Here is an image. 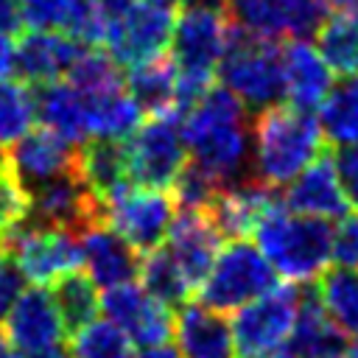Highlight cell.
<instances>
[{"mask_svg": "<svg viewBox=\"0 0 358 358\" xmlns=\"http://www.w3.org/2000/svg\"><path fill=\"white\" fill-rule=\"evenodd\" d=\"M179 123L193 162L221 187L252 176V112L224 84H210Z\"/></svg>", "mask_w": 358, "mask_h": 358, "instance_id": "1", "label": "cell"}, {"mask_svg": "<svg viewBox=\"0 0 358 358\" xmlns=\"http://www.w3.org/2000/svg\"><path fill=\"white\" fill-rule=\"evenodd\" d=\"M324 145L313 112L277 103L252 115V176L268 187L288 185Z\"/></svg>", "mask_w": 358, "mask_h": 358, "instance_id": "2", "label": "cell"}, {"mask_svg": "<svg viewBox=\"0 0 358 358\" xmlns=\"http://www.w3.org/2000/svg\"><path fill=\"white\" fill-rule=\"evenodd\" d=\"M252 235L263 257L285 282H310L330 263V221L291 213L280 204V199L255 221Z\"/></svg>", "mask_w": 358, "mask_h": 358, "instance_id": "3", "label": "cell"}, {"mask_svg": "<svg viewBox=\"0 0 358 358\" xmlns=\"http://www.w3.org/2000/svg\"><path fill=\"white\" fill-rule=\"evenodd\" d=\"M215 73L218 84H224L252 115L285 103L282 48L274 39L246 34L229 22V39Z\"/></svg>", "mask_w": 358, "mask_h": 358, "instance_id": "4", "label": "cell"}, {"mask_svg": "<svg viewBox=\"0 0 358 358\" xmlns=\"http://www.w3.org/2000/svg\"><path fill=\"white\" fill-rule=\"evenodd\" d=\"M271 285H277V271L263 257V252L243 238H229V243L218 249L207 277L196 291L201 305L218 313H232Z\"/></svg>", "mask_w": 358, "mask_h": 358, "instance_id": "5", "label": "cell"}, {"mask_svg": "<svg viewBox=\"0 0 358 358\" xmlns=\"http://www.w3.org/2000/svg\"><path fill=\"white\" fill-rule=\"evenodd\" d=\"M296 305H299V288L291 282L285 285L277 282L260 296L235 308V316L229 324L235 355L266 358L282 350L294 327V319H296Z\"/></svg>", "mask_w": 358, "mask_h": 358, "instance_id": "6", "label": "cell"}, {"mask_svg": "<svg viewBox=\"0 0 358 358\" xmlns=\"http://www.w3.org/2000/svg\"><path fill=\"white\" fill-rule=\"evenodd\" d=\"M129 159V179L143 187L171 190L176 173L187 162V145L182 137V123L173 112L151 115L123 140Z\"/></svg>", "mask_w": 358, "mask_h": 358, "instance_id": "7", "label": "cell"}, {"mask_svg": "<svg viewBox=\"0 0 358 358\" xmlns=\"http://www.w3.org/2000/svg\"><path fill=\"white\" fill-rule=\"evenodd\" d=\"M179 8V0H129L112 20L103 48L123 67L165 53Z\"/></svg>", "mask_w": 358, "mask_h": 358, "instance_id": "8", "label": "cell"}, {"mask_svg": "<svg viewBox=\"0 0 358 358\" xmlns=\"http://www.w3.org/2000/svg\"><path fill=\"white\" fill-rule=\"evenodd\" d=\"M103 224H109L123 241H129L140 255L162 246L168 224L173 218V196L168 190L143 187L134 182L120 185L103 201Z\"/></svg>", "mask_w": 358, "mask_h": 358, "instance_id": "9", "label": "cell"}, {"mask_svg": "<svg viewBox=\"0 0 358 358\" xmlns=\"http://www.w3.org/2000/svg\"><path fill=\"white\" fill-rule=\"evenodd\" d=\"M232 25L263 39H310L330 17L327 0H227Z\"/></svg>", "mask_w": 358, "mask_h": 358, "instance_id": "10", "label": "cell"}, {"mask_svg": "<svg viewBox=\"0 0 358 358\" xmlns=\"http://www.w3.org/2000/svg\"><path fill=\"white\" fill-rule=\"evenodd\" d=\"M3 246L31 285H50L81 266L78 235L62 227H20Z\"/></svg>", "mask_w": 358, "mask_h": 358, "instance_id": "11", "label": "cell"}, {"mask_svg": "<svg viewBox=\"0 0 358 358\" xmlns=\"http://www.w3.org/2000/svg\"><path fill=\"white\" fill-rule=\"evenodd\" d=\"M229 39L227 8L215 6H182L171 34V56L185 73L213 76Z\"/></svg>", "mask_w": 358, "mask_h": 358, "instance_id": "12", "label": "cell"}, {"mask_svg": "<svg viewBox=\"0 0 358 358\" xmlns=\"http://www.w3.org/2000/svg\"><path fill=\"white\" fill-rule=\"evenodd\" d=\"M98 308L103 310V319L117 324L137 347L168 344V338L173 336V310L165 302L154 299L134 280L103 288V296H98Z\"/></svg>", "mask_w": 358, "mask_h": 358, "instance_id": "13", "label": "cell"}, {"mask_svg": "<svg viewBox=\"0 0 358 358\" xmlns=\"http://www.w3.org/2000/svg\"><path fill=\"white\" fill-rule=\"evenodd\" d=\"M3 168L22 185L25 193H34L36 187L76 168V145L45 126H31L22 137L8 143Z\"/></svg>", "mask_w": 358, "mask_h": 358, "instance_id": "14", "label": "cell"}, {"mask_svg": "<svg viewBox=\"0 0 358 358\" xmlns=\"http://www.w3.org/2000/svg\"><path fill=\"white\" fill-rule=\"evenodd\" d=\"M3 322H6L3 333L11 344V350H17L20 355L48 352V350L59 347L67 336V327H64L59 308L50 296V288H45V285L25 288Z\"/></svg>", "mask_w": 358, "mask_h": 358, "instance_id": "15", "label": "cell"}, {"mask_svg": "<svg viewBox=\"0 0 358 358\" xmlns=\"http://www.w3.org/2000/svg\"><path fill=\"white\" fill-rule=\"evenodd\" d=\"M165 241H168L165 249L176 260L187 285L196 291L201 285V280L207 277V271L221 249V241H224L213 215L199 207H182L179 213H173Z\"/></svg>", "mask_w": 358, "mask_h": 358, "instance_id": "16", "label": "cell"}, {"mask_svg": "<svg viewBox=\"0 0 358 358\" xmlns=\"http://www.w3.org/2000/svg\"><path fill=\"white\" fill-rule=\"evenodd\" d=\"M81 48L84 42L64 31L28 28L14 45V76L28 87L64 78Z\"/></svg>", "mask_w": 358, "mask_h": 358, "instance_id": "17", "label": "cell"}, {"mask_svg": "<svg viewBox=\"0 0 358 358\" xmlns=\"http://www.w3.org/2000/svg\"><path fill=\"white\" fill-rule=\"evenodd\" d=\"M282 196L280 204L291 213H302V215H319V218H341L350 207L336 168H333V157L330 154H319L313 162H308L288 185H282Z\"/></svg>", "mask_w": 358, "mask_h": 358, "instance_id": "18", "label": "cell"}, {"mask_svg": "<svg viewBox=\"0 0 358 358\" xmlns=\"http://www.w3.org/2000/svg\"><path fill=\"white\" fill-rule=\"evenodd\" d=\"M78 249L81 266L98 288L129 282L140 274V252L103 221L90 224L78 232Z\"/></svg>", "mask_w": 358, "mask_h": 358, "instance_id": "19", "label": "cell"}, {"mask_svg": "<svg viewBox=\"0 0 358 358\" xmlns=\"http://www.w3.org/2000/svg\"><path fill=\"white\" fill-rule=\"evenodd\" d=\"M347 347H350V338L324 313L316 285L299 288L296 319L285 338V352L291 358H341Z\"/></svg>", "mask_w": 358, "mask_h": 358, "instance_id": "20", "label": "cell"}, {"mask_svg": "<svg viewBox=\"0 0 358 358\" xmlns=\"http://www.w3.org/2000/svg\"><path fill=\"white\" fill-rule=\"evenodd\" d=\"M173 338L179 358H238L229 322L201 302L179 305V313L173 316Z\"/></svg>", "mask_w": 358, "mask_h": 358, "instance_id": "21", "label": "cell"}, {"mask_svg": "<svg viewBox=\"0 0 358 358\" xmlns=\"http://www.w3.org/2000/svg\"><path fill=\"white\" fill-rule=\"evenodd\" d=\"M282 76L285 103L302 112H316L333 87V70L308 39H291L282 48Z\"/></svg>", "mask_w": 358, "mask_h": 358, "instance_id": "22", "label": "cell"}, {"mask_svg": "<svg viewBox=\"0 0 358 358\" xmlns=\"http://www.w3.org/2000/svg\"><path fill=\"white\" fill-rule=\"evenodd\" d=\"M31 90H34L36 117L45 129L56 131L73 145H81L84 140H90V103L78 87L56 78Z\"/></svg>", "mask_w": 358, "mask_h": 358, "instance_id": "23", "label": "cell"}, {"mask_svg": "<svg viewBox=\"0 0 358 358\" xmlns=\"http://www.w3.org/2000/svg\"><path fill=\"white\" fill-rule=\"evenodd\" d=\"M277 187H268L257 182L255 176H246L235 185H227L218 190L207 213L213 215L215 227L224 238H243L252 232L255 221L277 201Z\"/></svg>", "mask_w": 358, "mask_h": 358, "instance_id": "24", "label": "cell"}, {"mask_svg": "<svg viewBox=\"0 0 358 358\" xmlns=\"http://www.w3.org/2000/svg\"><path fill=\"white\" fill-rule=\"evenodd\" d=\"M76 173L81 182L92 190L98 201H103L109 193H115L129 179V159H126V143L109 140V137H90L81 145H76Z\"/></svg>", "mask_w": 358, "mask_h": 358, "instance_id": "25", "label": "cell"}, {"mask_svg": "<svg viewBox=\"0 0 358 358\" xmlns=\"http://www.w3.org/2000/svg\"><path fill=\"white\" fill-rule=\"evenodd\" d=\"M176 78L179 67L171 53L151 56L145 62H137L129 67L123 87L134 98V103L143 109V115H168L173 112V95H176Z\"/></svg>", "mask_w": 358, "mask_h": 358, "instance_id": "26", "label": "cell"}, {"mask_svg": "<svg viewBox=\"0 0 358 358\" xmlns=\"http://www.w3.org/2000/svg\"><path fill=\"white\" fill-rule=\"evenodd\" d=\"M316 112L327 145H358V73L336 81Z\"/></svg>", "mask_w": 358, "mask_h": 358, "instance_id": "27", "label": "cell"}, {"mask_svg": "<svg viewBox=\"0 0 358 358\" xmlns=\"http://www.w3.org/2000/svg\"><path fill=\"white\" fill-rule=\"evenodd\" d=\"M324 313L347 338H358V268L333 266L319 274L316 282Z\"/></svg>", "mask_w": 358, "mask_h": 358, "instance_id": "28", "label": "cell"}, {"mask_svg": "<svg viewBox=\"0 0 358 358\" xmlns=\"http://www.w3.org/2000/svg\"><path fill=\"white\" fill-rule=\"evenodd\" d=\"M87 103H90V137L126 140L143 120V109L134 103L126 87L101 95H87Z\"/></svg>", "mask_w": 358, "mask_h": 358, "instance_id": "29", "label": "cell"}, {"mask_svg": "<svg viewBox=\"0 0 358 358\" xmlns=\"http://www.w3.org/2000/svg\"><path fill=\"white\" fill-rule=\"evenodd\" d=\"M316 50L333 73H358V11H338L316 31Z\"/></svg>", "mask_w": 358, "mask_h": 358, "instance_id": "30", "label": "cell"}, {"mask_svg": "<svg viewBox=\"0 0 358 358\" xmlns=\"http://www.w3.org/2000/svg\"><path fill=\"white\" fill-rule=\"evenodd\" d=\"M137 277L143 280V288H145L154 299L165 302L168 308H179V305L187 302V296L193 294V288L187 285V280H185V274L179 271L176 260H173L171 252L162 249V246H157V249L140 255V274H137Z\"/></svg>", "mask_w": 358, "mask_h": 358, "instance_id": "31", "label": "cell"}, {"mask_svg": "<svg viewBox=\"0 0 358 358\" xmlns=\"http://www.w3.org/2000/svg\"><path fill=\"white\" fill-rule=\"evenodd\" d=\"M50 285H53L50 296H53V302L59 308V316H62L67 333H73L81 324L92 322L95 313L101 310L98 308V285L87 274L73 268V271L62 274L59 280H53Z\"/></svg>", "mask_w": 358, "mask_h": 358, "instance_id": "32", "label": "cell"}, {"mask_svg": "<svg viewBox=\"0 0 358 358\" xmlns=\"http://www.w3.org/2000/svg\"><path fill=\"white\" fill-rule=\"evenodd\" d=\"M64 78L73 87H78L84 95H101V92L120 90L123 87L120 64L101 45H84L78 50L76 62L70 64V70H67Z\"/></svg>", "mask_w": 358, "mask_h": 358, "instance_id": "33", "label": "cell"}, {"mask_svg": "<svg viewBox=\"0 0 358 358\" xmlns=\"http://www.w3.org/2000/svg\"><path fill=\"white\" fill-rule=\"evenodd\" d=\"M126 333L109 319H92L73 330L70 350L73 358H131Z\"/></svg>", "mask_w": 358, "mask_h": 358, "instance_id": "34", "label": "cell"}, {"mask_svg": "<svg viewBox=\"0 0 358 358\" xmlns=\"http://www.w3.org/2000/svg\"><path fill=\"white\" fill-rule=\"evenodd\" d=\"M36 120L34 90L22 81H0V143L8 145L22 137Z\"/></svg>", "mask_w": 358, "mask_h": 358, "instance_id": "35", "label": "cell"}, {"mask_svg": "<svg viewBox=\"0 0 358 358\" xmlns=\"http://www.w3.org/2000/svg\"><path fill=\"white\" fill-rule=\"evenodd\" d=\"M218 190H221V185L207 171H201L196 162H185L171 185L173 201L179 207H199V210H207L213 204V199L218 196Z\"/></svg>", "mask_w": 358, "mask_h": 358, "instance_id": "36", "label": "cell"}, {"mask_svg": "<svg viewBox=\"0 0 358 358\" xmlns=\"http://www.w3.org/2000/svg\"><path fill=\"white\" fill-rule=\"evenodd\" d=\"M28 215V193L22 185L0 165V241L6 243Z\"/></svg>", "mask_w": 358, "mask_h": 358, "instance_id": "37", "label": "cell"}, {"mask_svg": "<svg viewBox=\"0 0 358 358\" xmlns=\"http://www.w3.org/2000/svg\"><path fill=\"white\" fill-rule=\"evenodd\" d=\"M73 8L76 0H20L22 25L45 31H64Z\"/></svg>", "mask_w": 358, "mask_h": 358, "instance_id": "38", "label": "cell"}, {"mask_svg": "<svg viewBox=\"0 0 358 358\" xmlns=\"http://www.w3.org/2000/svg\"><path fill=\"white\" fill-rule=\"evenodd\" d=\"M330 260H333L336 266L358 268V213L341 215L338 227L333 229Z\"/></svg>", "mask_w": 358, "mask_h": 358, "instance_id": "39", "label": "cell"}, {"mask_svg": "<svg viewBox=\"0 0 358 358\" xmlns=\"http://www.w3.org/2000/svg\"><path fill=\"white\" fill-rule=\"evenodd\" d=\"M333 168L338 176V185L352 207H358V145H336Z\"/></svg>", "mask_w": 358, "mask_h": 358, "instance_id": "40", "label": "cell"}, {"mask_svg": "<svg viewBox=\"0 0 358 358\" xmlns=\"http://www.w3.org/2000/svg\"><path fill=\"white\" fill-rule=\"evenodd\" d=\"M25 274L17 268L14 260H0V322L17 302V296L25 291Z\"/></svg>", "mask_w": 358, "mask_h": 358, "instance_id": "41", "label": "cell"}, {"mask_svg": "<svg viewBox=\"0 0 358 358\" xmlns=\"http://www.w3.org/2000/svg\"><path fill=\"white\" fill-rule=\"evenodd\" d=\"M14 34L0 28V81L14 76Z\"/></svg>", "mask_w": 358, "mask_h": 358, "instance_id": "42", "label": "cell"}, {"mask_svg": "<svg viewBox=\"0 0 358 358\" xmlns=\"http://www.w3.org/2000/svg\"><path fill=\"white\" fill-rule=\"evenodd\" d=\"M20 25H22V17H20V0H0V28L17 34Z\"/></svg>", "mask_w": 358, "mask_h": 358, "instance_id": "43", "label": "cell"}, {"mask_svg": "<svg viewBox=\"0 0 358 358\" xmlns=\"http://www.w3.org/2000/svg\"><path fill=\"white\" fill-rule=\"evenodd\" d=\"M131 358H179V352L168 344H154V347H140V352Z\"/></svg>", "mask_w": 358, "mask_h": 358, "instance_id": "44", "label": "cell"}, {"mask_svg": "<svg viewBox=\"0 0 358 358\" xmlns=\"http://www.w3.org/2000/svg\"><path fill=\"white\" fill-rule=\"evenodd\" d=\"M327 6L336 11H358V0H327Z\"/></svg>", "mask_w": 358, "mask_h": 358, "instance_id": "45", "label": "cell"}, {"mask_svg": "<svg viewBox=\"0 0 358 358\" xmlns=\"http://www.w3.org/2000/svg\"><path fill=\"white\" fill-rule=\"evenodd\" d=\"M20 358H73V355H67L64 350L53 347V350H48V352H31V355H20Z\"/></svg>", "mask_w": 358, "mask_h": 358, "instance_id": "46", "label": "cell"}, {"mask_svg": "<svg viewBox=\"0 0 358 358\" xmlns=\"http://www.w3.org/2000/svg\"><path fill=\"white\" fill-rule=\"evenodd\" d=\"M182 6H215V8H224L227 0H179Z\"/></svg>", "mask_w": 358, "mask_h": 358, "instance_id": "47", "label": "cell"}, {"mask_svg": "<svg viewBox=\"0 0 358 358\" xmlns=\"http://www.w3.org/2000/svg\"><path fill=\"white\" fill-rule=\"evenodd\" d=\"M0 358H11V344H8L3 330H0Z\"/></svg>", "mask_w": 358, "mask_h": 358, "instance_id": "48", "label": "cell"}, {"mask_svg": "<svg viewBox=\"0 0 358 358\" xmlns=\"http://www.w3.org/2000/svg\"><path fill=\"white\" fill-rule=\"evenodd\" d=\"M341 358H358V344H352V347H347V352H344Z\"/></svg>", "mask_w": 358, "mask_h": 358, "instance_id": "49", "label": "cell"}, {"mask_svg": "<svg viewBox=\"0 0 358 358\" xmlns=\"http://www.w3.org/2000/svg\"><path fill=\"white\" fill-rule=\"evenodd\" d=\"M266 358H291V355H288L285 347H282V350H277V352H271V355H266Z\"/></svg>", "mask_w": 358, "mask_h": 358, "instance_id": "50", "label": "cell"}, {"mask_svg": "<svg viewBox=\"0 0 358 358\" xmlns=\"http://www.w3.org/2000/svg\"><path fill=\"white\" fill-rule=\"evenodd\" d=\"M6 257V246H3V241H0V260Z\"/></svg>", "mask_w": 358, "mask_h": 358, "instance_id": "51", "label": "cell"}, {"mask_svg": "<svg viewBox=\"0 0 358 358\" xmlns=\"http://www.w3.org/2000/svg\"><path fill=\"white\" fill-rule=\"evenodd\" d=\"M3 157H6V154H3V143H0V165H3Z\"/></svg>", "mask_w": 358, "mask_h": 358, "instance_id": "52", "label": "cell"}]
</instances>
